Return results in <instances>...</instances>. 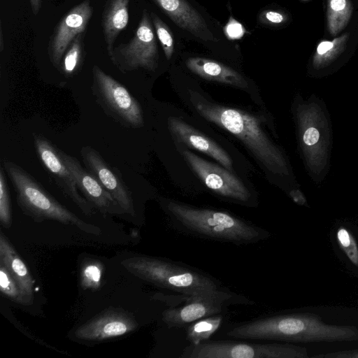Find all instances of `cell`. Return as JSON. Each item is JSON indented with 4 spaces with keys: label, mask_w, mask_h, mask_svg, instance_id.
Listing matches in <instances>:
<instances>
[{
    "label": "cell",
    "mask_w": 358,
    "mask_h": 358,
    "mask_svg": "<svg viewBox=\"0 0 358 358\" xmlns=\"http://www.w3.org/2000/svg\"><path fill=\"white\" fill-rule=\"evenodd\" d=\"M226 336L243 340L287 343L358 341V328L329 324L316 314L272 313L234 324Z\"/></svg>",
    "instance_id": "6da1fadb"
},
{
    "label": "cell",
    "mask_w": 358,
    "mask_h": 358,
    "mask_svg": "<svg viewBox=\"0 0 358 358\" xmlns=\"http://www.w3.org/2000/svg\"><path fill=\"white\" fill-rule=\"evenodd\" d=\"M164 208L173 229L188 236L236 245L257 243L271 236L266 229L226 211L173 200L164 203Z\"/></svg>",
    "instance_id": "7a4b0ae2"
},
{
    "label": "cell",
    "mask_w": 358,
    "mask_h": 358,
    "mask_svg": "<svg viewBox=\"0 0 358 358\" xmlns=\"http://www.w3.org/2000/svg\"><path fill=\"white\" fill-rule=\"evenodd\" d=\"M189 100L198 113L238 138L265 169L285 173V159L262 129L260 120L245 111L209 101L199 92H189Z\"/></svg>",
    "instance_id": "3957f363"
},
{
    "label": "cell",
    "mask_w": 358,
    "mask_h": 358,
    "mask_svg": "<svg viewBox=\"0 0 358 358\" xmlns=\"http://www.w3.org/2000/svg\"><path fill=\"white\" fill-rule=\"evenodd\" d=\"M121 264L141 280L187 297L224 288L210 274L166 258L139 255L124 259Z\"/></svg>",
    "instance_id": "277c9868"
},
{
    "label": "cell",
    "mask_w": 358,
    "mask_h": 358,
    "mask_svg": "<svg viewBox=\"0 0 358 358\" xmlns=\"http://www.w3.org/2000/svg\"><path fill=\"white\" fill-rule=\"evenodd\" d=\"M1 164L13 185L19 206L36 222L55 220L76 226L87 234H101L98 227L85 222L59 203L18 164L8 160H3Z\"/></svg>",
    "instance_id": "5b68a950"
},
{
    "label": "cell",
    "mask_w": 358,
    "mask_h": 358,
    "mask_svg": "<svg viewBox=\"0 0 358 358\" xmlns=\"http://www.w3.org/2000/svg\"><path fill=\"white\" fill-rule=\"evenodd\" d=\"M182 358H308L305 347L290 343L206 341L186 347Z\"/></svg>",
    "instance_id": "8992f818"
},
{
    "label": "cell",
    "mask_w": 358,
    "mask_h": 358,
    "mask_svg": "<svg viewBox=\"0 0 358 358\" xmlns=\"http://www.w3.org/2000/svg\"><path fill=\"white\" fill-rule=\"evenodd\" d=\"M92 75L94 94L105 112L124 126L143 127L141 105L127 89L96 65L92 68Z\"/></svg>",
    "instance_id": "52a82bcc"
},
{
    "label": "cell",
    "mask_w": 358,
    "mask_h": 358,
    "mask_svg": "<svg viewBox=\"0 0 358 358\" xmlns=\"http://www.w3.org/2000/svg\"><path fill=\"white\" fill-rule=\"evenodd\" d=\"M252 303V301L224 287L188 296L182 306L164 310L162 320L169 328L186 327L196 320L226 313L231 305Z\"/></svg>",
    "instance_id": "ba28073f"
},
{
    "label": "cell",
    "mask_w": 358,
    "mask_h": 358,
    "mask_svg": "<svg viewBox=\"0 0 358 358\" xmlns=\"http://www.w3.org/2000/svg\"><path fill=\"white\" fill-rule=\"evenodd\" d=\"M108 55L113 64L124 73L140 68L152 71L157 69L159 60L157 44L146 9L143 10L131 40L114 47Z\"/></svg>",
    "instance_id": "9c48e42d"
},
{
    "label": "cell",
    "mask_w": 358,
    "mask_h": 358,
    "mask_svg": "<svg viewBox=\"0 0 358 358\" xmlns=\"http://www.w3.org/2000/svg\"><path fill=\"white\" fill-rule=\"evenodd\" d=\"M185 161L205 185L217 194L243 204L252 194L243 182L226 168L206 161L189 150L182 152Z\"/></svg>",
    "instance_id": "30bf717a"
},
{
    "label": "cell",
    "mask_w": 358,
    "mask_h": 358,
    "mask_svg": "<svg viewBox=\"0 0 358 358\" xmlns=\"http://www.w3.org/2000/svg\"><path fill=\"white\" fill-rule=\"evenodd\" d=\"M33 136L35 150L41 162L55 179L64 194L85 215H94L96 208L80 194L73 174L59 155V148L41 134H34Z\"/></svg>",
    "instance_id": "8fae6325"
},
{
    "label": "cell",
    "mask_w": 358,
    "mask_h": 358,
    "mask_svg": "<svg viewBox=\"0 0 358 358\" xmlns=\"http://www.w3.org/2000/svg\"><path fill=\"white\" fill-rule=\"evenodd\" d=\"M138 325L133 315L122 309L110 308L78 327L73 336L80 341L101 342L131 333Z\"/></svg>",
    "instance_id": "7c38bea8"
},
{
    "label": "cell",
    "mask_w": 358,
    "mask_h": 358,
    "mask_svg": "<svg viewBox=\"0 0 358 358\" xmlns=\"http://www.w3.org/2000/svg\"><path fill=\"white\" fill-rule=\"evenodd\" d=\"M92 13L90 1L85 0L69 10L55 27L50 38L48 53L57 70L70 44L78 35L85 32Z\"/></svg>",
    "instance_id": "4fadbf2b"
},
{
    "label": "cell",
    "mask_w": 358,
    "mask_h": 358,
    "mask_svg": "<svg viewBox=\"0 0 358 358\" xmlns=\"http://www.w3.org/2000/svg\"><path fill=\"white\" fill-rule=\"evenodd\" d=\"M80 155L87 170L112 195L125 213L134 216L135 208L131 192L117 171L106 162L99 152L91 146L83 147Z\"/></svg>",
    "instance_id": "5bb4252c"
},
{
    "label": "cell",
    "mask_w": 358,
    "mask_h": 358,
    "mask_svg": "<svg viewBox=\"0 0 358 358\" xmlns=\"http://www.w3.org/2000/svg\"><path fill=\"white\" fill-rule=\"evenodd\" d=\"M58 150L62 161L73 174L78 188L96 209L103 215L125 213L112 195L91 173L82 166L77 158L59 149Z\"/></svg>",
    "instance_id": "9a60e30c"
},
{
    "label": "cell",
    "mask_w": 358,
    "mask_h": 358,
    "mask_svg": "<svg viewBox=\"0 0 358 358\" xmlns=\"http://www.w3.org/2000/svg\"><path fill=\"white\" fill-rule=\"evenodd\" d=\"M180 29L204 41H217V38L202 15L187 0H153Z\"/></svg>",
    "instance_id": "2e32d148"
},
{
    "label": "cell",
    "mask_w": 358,
    "mask_h": 358,
    "mask_svg": "<svg viewBox=\"0 0 358 358\" xmlns=\"http://www.w3.org/2000/svg\"><path fill=\"white\" fill-rule=\"evenodd\" d=\"M168 128L178 141L210 156L229 171H232L233 163L228 153L190 124L178 117H169Z\"/></svg>",
    "instance_id": "e0dca14e"
},
{
    "label": "cell",
    "mask_w": 358,
    "mask_h": 358,
    "mask_svg": "<svg viewBox=\"0 0 358 358\" xmlns=\"http://www.w3.org/2000/svg\"><path fill=\"white\" fill-rule=\"evenodd\" d=\"M0 262L3 263L19 285L27 304L34 300V280L23 260L3 231H0Z\"/></svg>",
    "instance_id": "ac0fdd59"
},
{
    "label": "cell",
    "mask_w": 358,
    "mask_h": 358,
    "mask_svg": "<svg viewBox=\"0 0 358 358\" xmlns=\"http://www.w3.org/2000/svg\"><path fill=\"white\" fill-rule=\"evenodd\" d=\"M185 64L192 72L204 79L241 89L248 87L247 80L241 74L217 61L202 57H189Z\"/></svg>",
    "instance_id": "d6986e66"
},
{
    "label": "cell",
    "mask_w": 358,
    "mask_h": 358,
    "mask_svg": "<svg viewBox=\"0 0 358 358\" xmlns=\"http://www.w3.org/2000/svg\"><path fill=\"white\" fill-rule=\"evenodd\" d=\"M129 1L107 0L105 3L101 24L108 54L113 50L117 37L128 24Z\"/></svg>",
    "instance_id": "ffe728a7"
},
{
    "label": "cell",
    "mask_w": 358,
    "mask_h": 358,
    "mask_svg": "<svg viewBox=\"0 0 358 358\" xmlns=\"http://www.w3.org/2000/svg\"><path fill=\"white\" fill-rule=\"evenodd\" d=\"M222 314L213 315L194 321L186 327V338L191 344L208 341L221 327Z\"/></svg>",
    "instance_id": "44dd1931"
},
{
    "label": "cell",
    "mask_w": 358,
    "mask_h": 358,
    "mask_svg": "<svg viewBox=\"0 0 358 358\" xmlns=\"http://www.w3.org/2000/svg\"><path fill=\"white\" fill-rule=\"evenodd\" d=\"M83 34L78 35L65 52L59 71L65 77L76 74L83 62Z\"/></svg>",
    "instance_id": "7402d4cb"
},
{
    "label": "cell",
    "mask_w": 358,
    "mask_h": 358,
    "mask_svg": "<svg viewBox=\"0 0 358 358\" xmlns=\"http://www.w3.org/2000/svg\"><path fill=\"white\" fill-rule=\"evenodd\" d=\"M0 290L5 297L12 301L27 305L17 282L1 262H0Z\"/></svg>",
    "instance_id": "603a6c76"
},
{
    "label": "cell",
    "mask_w": 358,
    "mask_h": 358,
    "mask_svg": "<svg viewBox=\"0 0 358 358\" xmlns=\"http://www.w3.org/2000/svg\"><path fill=\"white\" fill-rule=\"evenodd\" d=\"M6 171L2 164L0 166V222L1 225L9 229L12 224V212L10 194L6 177Z\"/></svg>",
    "instance_id": "cb8c5ba5"
},
{
    "label": "cell",
    "mask_w": 358,
    "mask_h": 358,
    "mask_svg": "<svg viewBox=\"0 0 358 358\" xmlns=\"http://www.w3.org/2000/svg\"><path fill=\"white\" fill-rule=\"evenodd\" d=\"M150 16L164 55L166 59L170 60L174 50L173 38L171 31L157 14L152 12Z\"/></svg>",
    "instance_id": "d4e9b609"
},
{
    "label": "cell",
    "mask_w": 358,
    "mask_h": 358,
    "mask_svg": "<svg viewBox=\"0 0 358 358\" xmlns=\"http://www.w3.org/2000/svg\"><path fill=\"white\" fill-rule=\"evenodd\" d=\"M102 267L100 263L90 262L83 265L80 284L84 289H96L101 285Z\"/></svg>",
    "instance_id": "484cf974"
},
{
    "label": "cell",
    "mask_w": 358,
    "mask_h": 358,
    "mask_svg": "<svg viewBox=\"0 0 358 358\" xmlns=\"http://www.w3.org/2000/svg\"><path fill=\"white\" fill-rule=\"evenodd\" d=\"M338 242L350 261L358 267V246L353 235L345 228L340 227L336 233Z\"/></svg>",
    "instance_id": "4316f807"
},
{
    "label": "cell",
    "mask_w": 358,
    "mask_h": 358,
    "mask_svg": "<svg viewBox=\"0 0 358 358\" xmlns=\"http://www.w3.org/2000/svg\"><path fill=\"white\" fill-rule=\"evenodd\" d=\"M313 358H358V349L341 350L311 356Z\"/></svg>",
    "instance_id": "83f0119b"
},
{
    "label": "cell",
    "mask_w": 358,
    "mask_h": 358,
    "mask_svg": "<svg viewBox=\"0 0 358 358\" xmlns=\"http://www.w3.org/2000/svg\"><path fill=\"white\" fill-rule=\"evenodd\" d=\"M320 138V132L315 127L308 128L303 135V141L306 145H313L315 144Z\"/></svg>",
    "instance_id": "f1b7e54d"
},
{
    "label": "cell",
    "mask_w": 358,
    "mask_h": 358,
    "mask_svg": "<svg viewBox=\"0 0 358 358\" xmlns=\"http://www.w3.org/2000/svg\"><path fill=\"white\" fill-rule=\"evenodd\" d=\"M263 18L274 24H279L283 21V16L280 13L273 10L264 13Z\"/></svg>",
    "instance_id": "f546056e"
},
{
    "label": "cell",
    "mask_w": 358,
    "mask_h": 358,
    "mask_svg": "<svg viewBox=\"0 0 358 358\" xmlns=\"http://www.w3.org/2000/svg\"><path fill=\"white\" fill-rule=\"evenodd\" d=\"M227 32L231 37L236 38L242 34V27L237 22H234L228 25Z\"/></svg>",
    "instance_id": "4dcf8cb0"
},
{
    "label": "cell",
    "mask_w": 358,
    "mask_h": 358,
    "mask_svg": "<svg viewBox=\"0 0 358 358\" xmlns=\"http://www.w3.org/2000/svg\"><path fill=\"white\" fill-rule=\"evenodd\" d=\"M333 43L330 41H324L322 42L317 47V53L320 55H323L329 51L333 47Z\"/></svg>",
    "instance_id": "1f68e13d"
},
{
    "label": "cell",
    "mask_w": 358,
    "mask_h": 358,
    "mask_svg": "<svg viewBox=\"0 0 358 358\" xmlns=\"http://www.w3.org/2000/svg\"><path fill=\"white\" fill-rule=\"evenodd\" d=\"M345 0H331V7L334 10H341L345 7Z\"/></svg>",
    "instance_id": "d6a6232c"
},
{
    "label": "cell",
    "mask_w": 358,
    "mask_h": 358,
    "mask_svg": "<svg viewBox=\"0 0 358 358\" xmlns=\"http://www.w3.org/2000/svg\"><path fill=\"white\" fill-rule=\"evenodd\" d=\"M43 0H29L31 10L34 15H37L40 11Z\"/></svg>",
    "instance_id": "836d02e7"
},
{
    "label": "cell",
    "mask_w": 358,
    "mask_h": 358,
    "mask_svg": "<svg viewBox=\"0 0 358 358\" xmlns=\"http://www.w3.org/2000/svg\"><path fill=\"white\" fill-rule=\"evenodd\" d=\"M290 195L292 196V199L294 200L295 202L298 203H303V201L301 196H299V192L294 191L290 193Z\"/></svg>",
    "instance_id": "e575fe53"
},
{
    "label": "cell",
    "mask_w": 358,
    "mask_h": 358,
    "mask_svg": "<svg viewBox=\"0 0 358 358\" xmlns=\"http://www.w3.org/2000/svg\"><path fill=\"white\" fill-rule=\"evenodd\" d=\"M3 50V31L1 22L0 24V51L2 52Z\"/></svg>",
    "instance_id": "d590c367"
}]
</instances>
